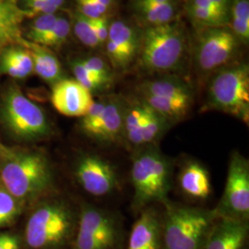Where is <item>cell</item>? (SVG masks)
<instances>
[{"label":"cell","instance_id":"cell-1","mask_svg":"<svg viewBox=\"0 0 249 249\" xmlns=\"http://www.w3.org/2000/svg\"><path fill=\"white\" fill-rule=\"evenodd\" d=\"M173 172V161L157 145L132 151L130 180L134 210L142 212L151 203L166 202L172 187Z\"/></svg>","mask_w":249,"mask_h":249},{"label":"cell","instance_id":"cell-2","mask_svg":"<svg viewBox=\"0 0 249 249\" xmlns=\"http://www.w3.org/2000/svg\"><path fill=\"white\" fill-rule=\"evenodd\" d=\"M79 213L61 199L39 205L25 226V243L30 249H71Z\"/></svg>","mask_w":249,"mask_h":249},{"label":"cell","instance_id":"cell-3","mask_svg":"<svg viewBox=\"0 0 249 249\" xmlns=\"http://www.w3.org/2000/svg\"><path fill=\"white\" fill-rule=\"evenodd\" d=\"M0 163L2 186L20 201L41 196L53 187V169L42 152L13 151Z\"/></svg>","mask_w":249,"mask_h":249},{"label":"cell","instance_id":"cell-4","mask_svg":"<svg viewBox=\"0 0 249 249\" xmlns=\"http://www.w3.org/2000/svg\"><path fill=\"white\" fill-rule=\"evenodd\" d=\"M186 32L179 22L147 26L141 36L137 57L139 67L148 73L179 71L186 51Z\"/></svg>","mask_w":249,"mask_h":249},{"label":"cell","instance_id":"cell-5","mask_svg":"<svg viewBox=\"0 0 249 249\" xmlns=\"http://www.w3.org/2000/svg\"><path fill=\"white\" fill-rule=\"evenodd\" d=\"M161 215L163 249H201L217 216L213 210L163 203Z\"/></svg>","mask_w":249,"mask_h":249},{"label":"cell","instance_id":"cell-6","mask_svg":"<svg viewBox=\"0 0 249 249\" xmlns=\"http://www.w3.org/2000/svg\"><path fill=\"white\" fill-rule=\"evenodd\" d=\"M138 97L172 125L184 120L194 105V89L175 74H160L138 84Z\"/></svg>","mask_w":249,"mask_h":249},{"label":"cell","instance_id":"cell-7","mask_svg":"<svg viewBox=\"0 0 249 249\" xmlns=\"http://www.w3.org/2000/svg\"><path fill=\"white\" fill-rule=\"evenodd\" d=\"M205 107L207 110L234 116L249 124V65H229L213 73L207 84Z\"/></svg>","mask_w":249,"mask_h":249},{"label":"cell","instance_id":"cell-8","mask_svg":"<svg viewBox=\"0 0 249 249\" xmlns=\"http://www.w3.org/2000/svg\"><path fill=\"white\" fill-rule=\"evenodd\" d=\"M126 234L120 214L83 205L71 249H124Z\"/></svg>","mask_w":249,"mask_h":249},{"label":"cell","instance_id":"cell-9","mask_svg":"<svg viewBox=\"0 0 249 249\" xmlns=\"http://www.w3.org/2000/svg\"><path fill=\"white\" fill-rule=\"evenodd\" d=\"M0 120L15 139L36 142L47 138L52 128L43 109L22 93L17 86L5 92L0 107Z\"/></svg>","mask_w":249,"mask_h":249},{"label":"cell","instance_id":"cell-10","mask_svg":"<svg viewBox=\"0 0 249 249\" xmlns=\"http://www.w3.org/2000/svg\"><path fill=\"white\" fill-rule=\"evenodd\" d=\"M239 41L225 26L204 28L196 41L195 68L199 78H210L230 65L236 54Z\"/></svg>","mask_w":249,"mask_h":249},{"label":"cell","instance_id":"cell-11","mask_svg":"<svg viewBox=\"0 0 249 249\" xmlns=\"http://www.w3.org/2000/svg\"><path fill=\"white\" fill-rule=\"evenodd\" d=\"M213 210L217 218L249 221V161L240 151L231 152L223 195Z\"/></svg>","mask_w":249,"mask_h":249},{"label":"cell","instance_id":"cell-12","mask_svg":"<svg viewBox=\"0 0 249 249\" xmlns=\"http://www.w3.org/2000/svg\"><path fill=\"white\" fill-rule=\"evenodd\" d=\"M74 173L80 187L91 196H109L120 187L115 164L98 154H81L75 162Z\"/></svg>","mask_w":249,"mask_h":249},{"label":"cell","instance_id":"cell-13","mask_svg":"<svg viewBox=\"0 0 249 249\" xmlns=\"http://www.w3.org/2000/svg\"><path fill=\"white\" fill-rule=\"evenodd\" d=\"M125 105L126 99L122 96H107L103 114L87 137L103 146H123Z\"/></svg>","mask_w":249,"mask_h":249},{"label":"cell","instance_id":"cell-14","mask_svg":"<svg viewBox=\"0 0 249 249\" xmlns=\"http://www.w3.org/2000/svg\"><path fill=\"white\" fill-rule=\"evenodd\" d=\"M51 102L63 116L82 117L89 111L94 100L89 89L77 80L62 79L53 85Z\"/></svg>","mask_w":249,"mask_h":249},{"label":"cell","instance_id":"cell-15","mask_svg":"<svg viewBox=\"0 0 249 249\" xmlns=\"http://www.w3.org/2000/svg\"><path fill=\"white\" fill-rule=\"evenodd\" d=\"M249 221L217 218L201 249H248Z\"/></svg>","mask_w":249,"mask_h":249},{"label":"cell","instance_id":"cell-16","mask_svg":"<svg viewBox=\"0 0 249 249\" xmlns=\"http://www.w3.org/2000/svg\"><path fill=\"white\" fill-rule=\"evenodd\" d=\"M124 249H163L161 214L145 208L133 223Z\"/></svg>","mask_w":249,"mask_h":249},{"label":"cell","instance_id":"cell-17","mask_svg":"<svg viewBox=\"0 0 249 249\" xmlns=\"http://www.w3.org/2000/svg\"><path fill=\"white\" fill-rule=\"evenodd\" d=\"M178 187L185 196L204 200L212 195L211 176L204 165L195 160H187L178 175Z\"/></svg>","mask_w":249,"mask_h":249},{"label":"cell","instance_id":"cell-18","mask_svg":"<svg viewBox=\"0 0 249 249\" xmlns=\"http://www.w3.org/2000/svg\"><path fill=\"white\" fill-rule=\"evenodd\" d=\"M26 17L19 0H0V48L12 44L25 46L20 26Z\"/></svg>","mask_w":249,"mask_h":249},{"label":"cell","instance_id":"cell-19","mask_svg":"<svg viewBox=\"0 0 249 249\" xmlns=\"http://www.w3.org/2000/svg\"><path fill=\"white\" fill-rule=\"evenodd\" d=\"M146 108L140 99L127 101L124 109L123 146L131 152L142 148V129Z\"/></svg>","mask_w":249,"mask_h":249},{"label":"cell","instance_id":"cell-20","mask_svg":"<svg viewBox=\"0 0 249 249\" xmlns=\"http://www.w3.org/2000/svg\"><path fill=\"white\" fill-rule=\"evenodd\" d=\"M0 71L13 79H25L34 72V62L26 47L9 46L0 55Z\"/></svg>","mask_w":249,"mask_h":249},{"label":"cell","instance_id":"cell-21","mask_svg":"<svg viewBox=\"0 0 249 249\" xmlns=\"http://www.w3.org/2000/svg\"><path fill=\"white\" fill-rule=\"evenodd\" d=\"M30 51L34 62V71L45 82L53 85L62 80V67L57 57L43 45L26 41L25 46Z\"/></svg>","mask_w":249,"mask_h":249},{"label":"cell","instance_id":"cell-22","mask_svg":"<svg viewBox=\"0 0 249 249\" xmlns=\"http://www.w3.org/2000/svg\"><path fill=\"white\" fill-rule=\"evenodd\" d=\"M107 40L112 41L119 48L127 67H129L137 57L140 48L141 36L136 29L121 19L112 21L109 25Z\"/></svg>","mask_w":249,"mask_h":249},{"label":"cell","instance_id":"cell-23","mask_svg":"<svg viewBox=\"0 0 249 249\" xmlns=\"http://www.w3.org/2000/svg\"><path fill=\"white\" fill-rule=\"evenodd\" d=\"M139 17L147 26H160L173 22L178 11V2L133 6Z\"/></svg>","mask_w":249,"mask_h":249},{"label":"cell","instance_id":"cell-24","mask_svg":"<svg viewBox=\"0 0 249 249\" xmlns=\"http://www.w3.org/2000/svg\"><path fill=\"white\" fill-rule=\"evenodd\" d=\"M145 108L146 116L142 129V147L157 145V143L173 126L165 118L157 114L148 106L145 105Z\"/></svg>","mask_w":249,"mask_h":249},{"label":"cell","instance_id":"cell-25","mask_svg":"<svg viewBox=\"0 0 249 249\" xmlns=\"http://www.w3.org/2000/svg\"><path fill=\"white\" fill-rule=\"evenodd\" d=\"M229 21L231 32L239 43L248 45L249 40V0H231Z\"/></svg>","mask_w":249,"mask_h":249},{"label":"cell","instance_id":"cell-26","mask_svg":"<svg viewBox=\"0 0 249 249\" xmlns=\"http://www.w3.org/2000/svg\"><path fill=\"white\" fill-rule=\"evenodd\" d=\"M21 201L0 186V229L13 223L21 213Z\"/></svg>","mask_w":249,"mask_h":249},{"label":"cell","instance_id":"cell-27","mask_svg":"<svg viewBox=\"0 0 249 249\" xmlns=\"http://www.w3.org/2000/svg\"><path fill=\"white\" fill-rule=\"evenodd\" d=\"M187 12L196 26L204 29L211 27L225 26L226 21L219 14L211 9L197 7L191 3L187 5Z\"/></svg>","mask_w":249,"mask_h":249},{"label":"cell","instance_id":"cell-28","mask_svg":"<svg viewBox=\"0 0 249 249\" xmlns=\"http://www.w3.org/2000/svg\"><path fill=\"white\" fill-rule=\"evenodd\" d=\"M72 71L75 76V80L86 89H89L91 93L100 92L108 89V85L103 80L94 76L83 66L80 60H75L71 64Z\"/></svg>","mask_w":249,"mask_h":249},{"label":"cell","instance_id":"cell-29","mask_svg":"<svg viewBox=\"0 0 249 249\" xmlns=\"http://www.w3.org/2000/svg\"><path fill=\"white\" fill-rule=\"evenodd\" d=\"M71 22L65 17H59L56 19L53 28L41 40L38 45L45 47H57L63 45L71 33Z\"/></svg>","mask_w":249,"mask_h":249},{"label":"cell","instance_id":"cell-30","mask_svg":"<svg viewBox=\"0 0 249 249\" xmlns=\"http://www.w3.org/2000/svg\"><path fill=\"white\" fill-rule=\"evenodd\" d=\"M74 33L80 42L88 47L100 45L93 29V19L78 13L75 16Z\"/></svg>","mask_w":249,"mask_h":249},{"label":"cell","instance_id":"cell-31","mask_svg":"<svg viewBox=\"0 0 249 249\" xmlns=\"http://www.w3.org/2000/svg\"><path fill=\"white\" fill-rule=\"evenodd\" d=\"M57 18L58 16L55 13L39 15L33 21L29 29V32L27 33L26 36L29 39V42L38 45L41 42V40L53 28Z\"/></svg>","mask_w":249,"mask_h":249},{"label":"cell","instance_id":"cell-32","mask_svg":"<svg viewBox=\"0 0 249 249\" xmlns=\"http://www.w3.org/2000/svg\"><path fill=\"white\" fill-rule=\"evenodd\" d=\"M83 66L100 80L110 86L113 82V72L110 66L100 56H89L80 59Z\"/></svg>","mask_w":249,"mask_h":249},{"label":"cell","instance_id":"cell-33","mask_svg":"<svg viewBox=\"0 0 249 249\" xmlns=\"http://www.w3.org/2000/svg\"><path fill=\"white\" fill-rule=\"evenodd\" d=\"M23 2L24 8L22 9L26 11L28 16L53 14L57 10V9L47 0H23Z\"/></svg>","mask_w":249,"mask_h":249},{"label":"cell","instance_id":"cell-34","mask_svg":"<svg viewBox=\"0 0 249 249\" xmlns=\"http://www.w3.org/2000/svg\"><path fill=\"white\" fill-rule=\"evenodd\" d=\"M79 9V13L87 18H95L107 15L108 9L94 2L93 0H75Z\"/></svg>","mask_w":249,"mask_h":249},{"label":"cell","instance_id":"cell-35","mask_svg":"<svg viewBox=\"0 0 249 249\" xmlns=\"http://www.w3.org/2000/svg\"><path fill=\"white\" fill-rule=\"evenodd\" d=\"M109 25H110V22L107 15L93 19L94 33L98 39L100 45L107 43L108 34H109Z\"/></svg>","mask_w":249,"mask_h":249},{"label":"cell","instance_id":"cell-36","mask_svg":"<svg viewBox=\"0 0 249 249\" xmlns=\"http://www.w3.org/2000/svg\"><path fill=\"white\" fill-rule=\"evenodd\" d=\"M19 239L16 234L10 232L0 233V249H19Z\"/></svg>","mask_w":249,"mask_h":249},{"label":"cell","instance_id":"cell-37","mask_svg":"<svg viewBox=\"0 0 249 249\" xmlns=\"http://www.w3.org/2000/svg\"><path fill=\"white\" fill-rule=\"evenodd\" d=\"M210 1L213 5L214 8L219 13V15L223 19H225L226 22H228L229 16H230L231 0H210Z\"/></svg>","mask_w":249,"mask_h":249},{"label":"cell","instance_id":"cell-38","mask_svg":"<svg viewBox=\"0 0 249 249\" xmlns=\"http://www.w3.org/2000/svg\"><path fill=\"white\" fill-rule=\"evenodd\" d=\"M178 0H133V6H142V5H151V4H167V3H176Z\"/></svg>","mask_w":249,"mask_h":249},{"label":"cell","instance_id":"cell-39","mask_svg":"<svg viewBox=\"0 0 249 249\" xmlns=\"http://www.w3.org/2000/svg\"><path fill=\"white\" fill-rule=\"evenodd\" d=\"M13 152V151L9 150V148L5 147L3 144L0 143V160L5 159L6 157L9 156L11 153Z\"/></svg>","mask_w":249,"mask_h":249},{"label":"cell","instance_id":"cell-40","mask_svg":"<svg viewBox=\"0 0 249 249\" xmlns=\"http://www.w3.org/2000/svg\"><path fill=\"white\" fill-rule=\"evenodd\" d=\"M94 2H96L99 5L107 8V9L111 8L112 6V0H93Z\"/></svg>","mask_w":249,"mask_h":249},{"label":"cell","instance_id":"cell-41","mask_svg":"<svg viewBox=\"0 0 249 249\" xmlns=\"http://www.w3.org/2000/svg\"><path fill=\"white\" fill-rule=\"evenodd\" d=\"M49 3H51L53 6H54L56 9H58L63 4H64V1L65 0H47Z\"/></svg>","mask_w":249,"mask_h":249}]
</instances>
